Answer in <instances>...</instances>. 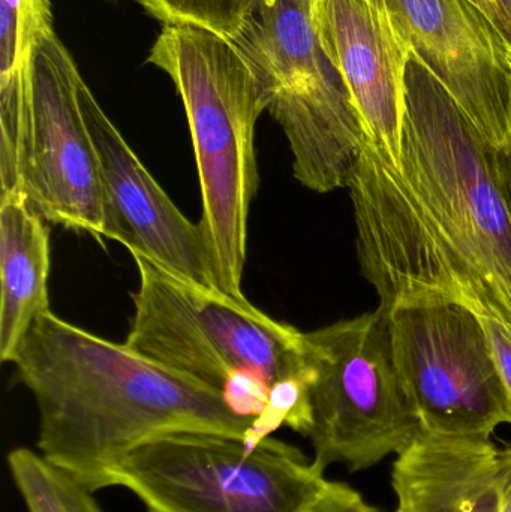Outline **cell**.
Listing matches in <instances>:
<instances>
[{
  "label": "cell",
  "mask_w": 511,
  "mask_h": 512,
  "mask_svg": "<svg viewBox=\"0 0 511 512\" xmlns=\"http://www.w3.org/2000/svg\"><path fill=\"white\" fill-rule=\"evenodd\" d=\"M347 189L380 306L432 295L511 325V219L494 147L413 53L401 161L369 141Z\"/></svg>",
  "instance_id": "cell-1"
},
{
  "label": "cell",
  "mask_w": 511,
  "mask_h": 512,
  "mask_svg": "<svg viewBox=\"0 0 511 512\" xmlns=\"http://www.w3.org/2000/svg\"><path fill=\"white\" fill-rule=\"evenodd\" d=\"M38 409L42 457L92 492L144 442L200 432L245 439L252 418L222 393L53 312L33 322L12 357Z\"/></svg>",
  "instance_id": "cell-2"
},
{
  "label": "cell",
  "mask_w": 511,
  "mask_h": 512,
  "mask_svg": "<svg viewBox=\"0 0 511 512\" xmlns=\"http://www.w3.org/2000/svg\"><path fill=\"white\" fill-rule=\"evenodd\" d=\"M147 63L170 75L185 105L201 189V230L219 289L245 300L248 221L257 195L255 128L269 99L233 42L194 24H162Z\"/></svg>",
  "instance_id": "cell-3"
},
{
  "label": "cell",
  "mask_w": 511,
  "mask_h": 512,
  "mask_svg": "<svg viewBox=\"0 0 511 512\" xmlns=\"http://www.w3.org/2000/svg\"><path fill=\"white\" fill-rule=\"evenodd\" d=\"M137 264L134 315L125 343L138 354L222 393L243 378L270 387L312 373L305 333L248 298L182 279L149 259Z\"/></svg>",
  "instance_id": "cell-4"
},
{
  "label": "cell",
  "mask_w": 511,
  "mask_h": 512,
  "mask_svg": "<svg viewBox=\"0 0 511 512\" xmlns=\"http://www.w3.org/2000/svg\"><path fill=\"white\" fill-rule=\"evenodd\" d=\"M324 469L299 448L267 438L251 448L215 433H168L129 451L108 487H125L147 512H309Z\"/></svg>",
  "instance_id": "cell-5"
},
{
  "label": "cell",
  "mask_w": 511,
  "mask_h": 512,
  "mask_svg": "<svg viewBox=\"0 0 511 512\" xmlns=\"http://www.w3.org/2000/svg\"><path fill=\"white\" fill-rule=\"evenodd\" d=\"M314 378L306 438L326 471L359 472L404 453L423 432L399 376L384 307L305 333Z\"/></svg>",
  "instance_id": "cell-6"
},
{
  "label": "cell",
  "mask_w": 511,
  "mask_h": 512,
  "mask_svg": "<svg viewBox=\"0 0 511 512\" xmlns=\"http://www.w3.org/2000/svg\"><path fill=\"white\" fill-rule=\"evenodd\" d=\"M384 309L396 367L423 432L491 438L498 427L511 426L509 393L471 307L416 295Z\"/></svg>",
  "instance_id": "cell-7"
},
{
  "label": "cell",
  "mask_w": 511,
  "mask_h": 512,
  "mask_svg": "<svg viewBox=\"0 0 511 512\" xmlns=\"http://www.w3.org/2000/svg\"><path fill=\"white\" fill-rule=\"evenodd\" d=\"M288 137H318L353 125L360 114L318 36L314 0H251L231 36Z\"/></svg>",
  "instance_id": "cell-8"
},
{
  "label": "cell",
  "mask_w": 511,
  "mask_h": 512,
  "mask_svg": "<svg viewBox=\"0 0 511 512\" xmlns=\"http://www.w3.org/2000/svg\"><path fill=\"white\" fill-rule=\"evenodd\" d=\"M80 72L56 33L33 54V134L23 194L48 224L104 239L99 162L77 84Z\"/></svg>",
  "instance_id": "cell-9"
},
{
  "label": "cell",
  "mask_w": 511,
  "mask_h": 512,
  "mask_svg": "<svg viewBox=\"0 0 511 512\" xmlns=\"http://www.w3.org/2000/svg\"><path fill=\"white\" fill-rule=\"evenodd\" d=\"M411 53L440 81L489 146L511 149V54L468 0H386Z\"/></svg>",
  "instance_id": "cell-10"
},
{
  "label": "cell",
  "mask_w": 511,
  "mask_h": 512,
  "mask_svg": "<svg viewBox=\"0 0 511 512\" xmlns=\"http://www.w3.org/2000/svg\"><path fill=\"white\" fill-rule=\"evenodd\" d=\"M77 92L98 156L104 239L120 243L129 254L143 256L182 279L219 289L200 224L189 221L153 179L83 77Z\"/></svg>",
  "instance_id": "cell-11"
},
{
  "label": "cell",
  "mask_w": 511,
  "mask_h": 512,
  "mask_svg": "<svg viewBox=\"0 0 511 512\" xmlns=\"http://www.w3.org/2000/svg\"><path fill=\"white\" fill-rule=\"evenodd\" d=\"M314 20L369 141L398 167L411 51L393 24L386 0H314Z\"/></svg>",
  "instance_id": "cell-12"
},
{
  "label": "cell",
  "mask_w": 511,
  "mask_h": 512,
  "mask_svg": "<svg viewBox=\"0 0 511 512\" xmlns=\"http://www.w3.org/2000/svg\"><path fill=\"white\" fill-rule=\"evenodd\" d=\"M396 512H503L500 450L491 438L422 432L393 463Z\"/></svg>",
  "instance_id": "cell-13"
},
{
  "label": "cell",
  "mask_w": 511,
  "mask_h": 512,
  "mask_svg": "<svg viewBox=\"0 0 511 512\" xmlns=\"http://www.w3.org/2000/svg\"><path fill=\"white\" fill-rule=\"evenodd\" d=\"M48 222L21 192L0 197V360L11 363L33 322L50 312Z\"/></svg>",
  "instance_id": "cell-14"
},
{
  "label": "cell",
  "mask_w": 511,
  "mask_h": 512,
  "mask_svg": "<svg viewBox=\"0 0 511 512\" xmlns=\"http://www.w3.org/2000/svg\"><path fill=\"white\" fill-rule=\"evenodd\" d=\"M8 466L27 512H104L95 492L36 451L15 448Z\"/></svg>",
  "instance_id": "cell-15"
},
{
  "label": "cell",
  "mask_w": 511,
  "mask_h": 512,
  "mask_svg": "<svg viewBox=\"0 0 511 512\" xmlns=\"http://www.w3.org/2000/svg\"><path fill=\"white\" fill-rule=\"evenodd\" d=\"M53 30L50 0H0V77L30 68L39 41Z\"/></svg>",
  "instance_id": "cell-16"
},
{
  "label": "cell",
  "mask_w": 511,
  "mask_h": 512,
  "mask_svg": "<svg viewBox=\"0 0 511 512\" xmlns=\"http://www.w3.org/2000/svg\"><path fill=\"white\" fill-rule=\"evenodd\" d=\"M162 24H194L231 38L251 0H137Z\"/></svg>",
  "instance_id": "cell-17"
},
{
  "label": "cell",
  "mask_w": 511,
  "mask_h": 512,
  "mask_svg": "<svg viewBox=\"0 0 511 512\" xmlns=\"http://www.w3.org/2000/svg\"><path fill=\"white\" fill-rule=\"evenodd\" d=\"M309 512H381L363 499L353 487L327 480Z\"/></svg>",
  "instance_id": "cell-18"
},
{
  "label": "cell",
  "mask_w": 511,
  "mask_h": 512,
  "mask_svg": "<svg viewBox=\"0 0 511 512\" xmlns=\"http://www.w3.org/2000/svg\"><path fill=\"white\" fill-rule=\"evenodd\" d=\"M480 318L485 325L495 361L511 399V325L494 316H480Z\"/></svg>",
  "instance_id": "cell-19"
},
{
  "label": "cell",
  "mask_w": 511,
  "mask_h": 512,
  "mask_svg": "<svg viewBox=\"0 0 511 512\" xmlns=\"http://www.w3.org/2000/svg\"><path fill=\"white\" fill-rule=\"evenodd\" d=\"M498 30L511 54V0H468Z\"/></svg>",
  "instance_id": "cell-20"
},
{
  "label": "cell",
  "mask_w": 511,
  "mask_h": 512,
  "mask_svg": "<svg viewBox=\"0 0 511 512\" xmlns=\"http://www.w3.org/2000/svg\"><path fill=\"white\" fill-rule=\"evenodd\" d=\"M494 168L511 219V149L504 152L494 149Z\"/></svg>",
  "instance_id": "cell-21"
},
{
  "label": "cell",
  "mask_w": 511,
  "mask_h": 512,
  "mask_svg": "<svg viewBox=\"0 0 511 512\" xmlns=\"http://www.w3.org/2000/svg\"><path fill=\"white\" fill-rule=\"evenodd\" d=\"M501 486H503V512H511V447L500 450Z\"/></svg>",
  "instance_id": "cell-22"
}]
</instances>
